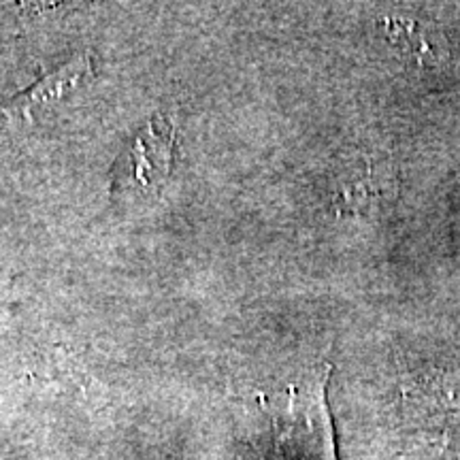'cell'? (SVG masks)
<instances>
[{
    "label": "cell",
    "mask_w": 460,
    "mask_h": 460,
    "mask_svg": "<svg viewBox=\"0 0 460 460\" xmlns=\"http://www.w3.org/2000/svg\"><path fill=\"white\" fill-rule=\"evenodd\" d=\"M175 132L169 122L154 115L132 139L126 143L111 171L113 192L146 194L158 188L172 164Z\"/></svg>",
    "instance_id": "1"
},
{
    "label": "cell",
    "mask_w": 460,
    "mask_h": 460,
    "mask_svg": "<svg viewBox=\"0 0 460 460\" xmlns=\"http://www.w3.org/2000/svg\"><path fill=\"white\" fill-rule=\"evenodd\" d=\"M94 75L92 66V56L82 54L75 56L66 65L54 68V71L45 73L39 82H34L31 88L13 96V99L0 105V113L7 115L9 119H22V122H31L34 113L41 109L54 105L66 99L73 90L82 88L88 79Z\"/></svg>",
    "instance_id": "2"
}]
</instances>
